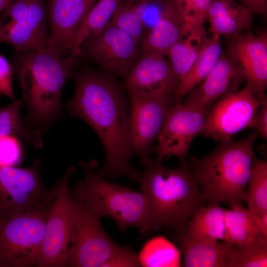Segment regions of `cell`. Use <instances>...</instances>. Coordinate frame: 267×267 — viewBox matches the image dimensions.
Instances as JSON below:
<instances>
[{"mask_svg": "<svg viewBox=\"0 0 267 267\" xmlns=\"http://www.w3.org/2000/svg\"><path fill=\"white\" fill-rule=\"evenodd\" d=\"M121 0H97L86 14L76 32L72 43L71 56H79L82 43L103 30L110 22Z\"/></svg>", "mask_w": 267, "mask_h": 267, "instance_id": "4316f807", "label": "cell"}, {"mask_svg": "<svg viewBox=\"0 0 267 267\" xmlns=\"http://www.w3.org/2000/svg\"><path fill=\"white\" fill-rule=\"evenodd\" d=\"M12 74L11 65L0 54V94L14 101L16 99L12 88Z\"/></svg>", "mask_w": 267, "mask_h": 267, "instance_id": "836d02e7", "label": "cell"}, {"mask_svg": "<svg viewBox=\"0 0 267 267\" xmlns=\"http://www.w3.org/2000/svg\"><path fill=\"white\" fill-rule=\"evenodd\" d=\"M141 54L140 45L110 20L100 34L82 43L79 56L94 63L102 72L125 78Z\"/></svg>", "mask_w": 267, "mask_h": 267, "instance_id": "8fae6325", "label": "cell"}, {"mask_svg": "<svg viewBox=\"0 0 267 267\" xmlns=\"http://www.w3.org/2000/svg\"><path fill=\"white\" fill-rule=\"evenodd\" d=\"M245 81L241 68L222 53L208 75L187 94L185 105L204 111L225 94L237 90Z\"/></svg>", "mask_w": 267, "mask_h": 267, "instance_id": "ac0fdd59", "label": "cell"}, {"mask_svg": "<svg viewBox=\"0 0 267 267\" xmlns=\"http://www.w3.org/2000/svg\"><path fill=\"white\" fill-rule=\"evenodd\" d=\"M267 266V238L258 237L240 245H235L230 267Z\"/></svg>", "mask_w": 267, "mask_h": 267, "instance_id": "4dcf8cb0", "label": "cell"}, {"mask_svg": "<svg viewBox=\"0 0 267 267\" xmlns=\"http://www.w3.org/2000/svg\"><path fill=\"white\" fill-rule=\"evenodd\" d=\"M212 105L200 134L221 142L246 128L258 114L261 102L246 86L225 94Z\"/></svg>", "mask_w": 267, "mask_h": 267, "instance_id": "7c38bea8", "label": "cell"}, {"mask_svg": "<svg viewBox=\"0 0 267 267\" xmlns=\"http://www.w3.org/2000/svg\"><path fill=\"white\" fill-rule=\"evenodd\" d=\"M227 55L242 70L246 87L260 99L267 86V36L251 31L228 38Z\"/></svg>", "mask_w": 267, "mask_h": 267, "instance_id": "9a60e30c", "label": "cell"}, {"mask_svg": "<svg viewBox=\"0 0 267 267\" xmlns=\"http://www.w3.org/2000/svg\"><path fill=\"white\" fill-rule=\"evenodd\" d=\"M225 210L219 204L203 206L192 216L185 228L181 230L203 242L225 241Z\"/></svg>", "mask_w": 267, "mask_h": 267, "instance_id": "cb8c5ba5", "label": "cell"}, {"mask_svg": "<svg viewBox=\"0 0 267 267\" xmlns=\"http://www.w3.org/2000/svg\"><path fill=\"white\" fill-rule=\"evenodd\" d=\"M261 107L256 116L247 125V128H254L263 137L267 138V98L265 95L260 99Z\"/></svg>", "mask_w": 267, "mask_h": 267, "instance_id": "d590c367", "label": "cell"}, {"mask_svg": "<svg viewBox=\"0 0 267 267\" xmlns=\"http://www.w3.org/2000/svg\"><path fill=\"white\" fill-rule=\"evenodd\" d=\"M185 22L203 24L211 0H172Z\"/></svg>", "mask_w": 267, "mask_h": 267, "instance_id": "1f68e13d", "label": "cell"}, {"mask_svg": "<svg viewBox=\"0 0 267 267\" xmlns=\"http://www.w3.org/2000/svg\"><path fill=\"white\" fill-rule=\"evenodd\" d=\"M23 105L22 99H15L0 108V137L14 136L39 149L43 143L42 133L37 129L26 126L22 121L20 109Z\"/></svg>", "mask_w": 267, "mask_h": 267, "instance_id": "83f0119b", "label": "cell"}, {"mask_svg": "<svg viewBox=\"0 0 267 267\" xmlns=\"http://www.w3.org/2000/svg\"><path fill=\"white\" fill-rule=\"evenodd\" d=\"M178 83L164 57L141 54L122 85L128 95L161 98L174 95Z\"/></svg>", "mask_w": 267, "mask_h": 267, "instance_id": "2e32d148", "label": "cell"}, {"mask_svg": "<svg viewBox=\"0 0 267 267\" xmlns=\"http://www.w3.org/2000/svg\"><path fill=\"white\" fill-rule=\"evenodd\" d=\"M222 53L220 36L207 37L197 58L178 82L174 94V102L181 100L200 83L214 68Z\"/></svg>", "mask_w": 267, "mask_h": 267, "instance_id": "603a6c76", "label": "cell"}, {"mask_svg": "<svg viewBox=\"0 0 267 267\" xmlns=\"http://www.w3.org/2000/svg\"><path fill=\"white\" fill-rule=\"evenodd\" d=\"M97 0H48L49 25L47 49L70 56L74 38L86 14Z\"/></svg>", "mask_w": 267, "mask_h": 267, "instance_id": "e0dca14e", "label": "cell"}, {"mask_svg": "<svg viewBox=\"0 0 267 267\" xmlns=\"http://www.w3.org/2000/svg\"><path fill=\"white\" fill-rule=\"evenodd\" d=\"M13 0H0V13L2 12Z\"/></svg>", "mask_w": 267, "mask_h": 267, "instance_id": "74e56055", "label": "cell"}, {"mask_svg": "<svg viewBox=\"0 0 267 267\" xmlns=\"http://www.w3.org/2000/svg\"><path fill=\"white\" fill-rule=\"evenodd\" d=\"M231 208L225 210L224 241L240 246L258 237L267 238V234L264 232L258 217L245 209L242 205H235Z\"/></svg>", "mask_w": 267, "mask_h": 267, "instance_id": "484cf974", "label": "cell"}, {"mask_svg": "<svg viewBox=\"0 0 267 267\" xmlns=\"http://www.w3.org/2000/svg\"><path fill=\"white\" fill-rule=\"evenodd\" d=\"M145 167L139 190L146 198L150 231L183 230L204 202L190 167L182 162L169 169L154 160Z\"/></svg>", "mask_w": 267, "mask_h": 267, "instance_id": "3957f363", "label": "cell"}, {"mask_svg": "<svg viewBox=\"0 0 267 267\" xmlns=\"http://www.w3.org/2000/svg\"><path fill=\"white\" fill-rule=\"evenodd\" d=\"M73 200L74 217L67 266L102 267L126 247L111 239L101 225V217Z\"/></svg>", "mask_w": 267, "mask_h": 267, "instance_id": "9c48e42d", "label": "cell"}, {"mask_svg": "<svg viewBox=\"0 0 267 267\" xmlns=\"http://www.w3.org/2000/svg\"><path fill=\"white\" fill-rule=\"evenodd\" d=\"M138 255L128 247L106 262L102 267H140Z\"/></svg>", "mask_w": 267, "mask_h": 267, "instance_id": "e575fe53", "label": "cell"}, {"mask_svg": "<svg viewBox=\"0 0 267 267\" xmlns=\"http://www.w3.org/2000/svg\"><path fill=\"white\" fill-rule=\"evenodd\" d=\"M71 78L75 90L65 108L91 127L104 148V164L96 172L104 178L123 177L139 182L141 174L130 163L131 102L122 84L113 75L87 67L75 70Z\"/></svg>", "mask_w": 267, "mask_h": 267, "instance_id": "6da1fadb", "label": "cell"}, {"mask_svg": "<svg viewBox=\"0 0 267 267\" xmlns=\"http://www.w3.org/2000/svg\"><path fill=\"white\" fill-rule=\"evenodd\" d=\"M82 61L79 56L62 57L47 49L14 52L11 66L28 111L25 124L45 132L62 118L63 88Z\"/></svg>", "mask_w": 267, "mask_h": 267, "instance_id": "7a4b0ae2", "label": "cell"}, {"mask_svg": "<svg viewBox=\"0 0 267 267\" xmlns=\"http://www.w3.org/2000/svg\"><path fill=\"white\" fill-rule=\"evenodd\" d=\"M40 160L30 167L0 166V220L24 213L53 199L57 185L46 189L40 174Z\"/></svg>", "mask_w": 267, "mask_h": 267, "instance_id": "30bf717a", "label": "cell"}, {"mask_svg": "<svg viewBox=\"0 0 267 267\" xmlns=\"http://www.w3.org/2000/svg\"><path fill=\"white\" fill-rule=\"evenodd\" d=\"M185 22L173 0H164L157 20L141 43V54L167 56L179 38Z\"/></svg>", "mask_w": 267, "mask_h": 267, "instance_id": "d6986e66", "label": "cell"}, {"mask_svg": "<svg viewBox=\"0 0 267 267\" xmlns=\"http://www.w3.org/2000/svg\"><path fill=\"white\" fill-rule=\"evenodd\" d=\"M206 114L207 111L187 106L181 100L174 102L166 113L158 144L154 147L155 160L162 162L171 155L184 160L193 139L204 126Z\"/></svg>", "mask_w": 267, "mask_h": 267, "instance_id": "5bb4252c", "label": "cell"}, {"mask_svg": "<svg viewBox=\"0 0 267 267\" xmlns=\"http://www.w3.org/2000/svg\"><path fill=\"white\" fill-rule=\"evenodd\" d=\"M207 37L203 24L184 23L179 38L167 55L178 82L197 58Z\"/></svg>", "mask_w": 267, "mask_h": 267, "instance_id": "7402d4cb", "label": "cell"}, {"mask_svg": "<svg viewBox=\"0 0 267 267\" xmlns=\"http://www.w3.org/2000/svg\"><path fill=\"white\" fill-rule=\"evenodd\" d=\"M144 267H179L180 252L169 240L162 235L148 240L138 254Z\"/></svg>", "mask_w": 267, "mask_h": 267, "instance_id": "f1b7e54d", "label": "cell"}, {"mask_svg": "<svg viewBox=\"0 0 267 267\" xmlns=\"http://www.w3.org/2000/svg\"><path fill=\"white\" fill-rule=\"evenodd\" d=\"M23 150L18 138L0 137V166L16 167L22 161Z\"/></svg>", "mask_w": 267, "mask_h": 267, "instance_id": "d6a6232c", "label": "cell"}, {"mask_svg": "<svg viewBox=\"0 0 267 267\" xmlns=\"http://www.w3.org/2000/svg\"><path fill=\"white\" fill-rule=\"evenodd\" d=\"M256 14H266L267 11V0H236Z\"/></svg>", "mask_w": 267, "mask_h": 267, "instance_id": "8d00e7d4", "label": "cell"}, {"mask_svg": "<svg viewBox=\"0 0 267 267\" xmlns=\"http://www.w3.org/2000/svg\"><path fill=\"white\" fill-rule=\"evenodd\" d=\"M75 170V166L67 168L56 183V195L47 215L38 267L67 266L75 211L68 184Z\"/></svg>", "mask_w": 267, "mask_h": 267, "instance_id": "ba28073f", "label": "cell"}, {"mask_svg": "<svg viewBox=\"0 0 267 267\" xmlns=\"http://www.w3.org/2000/svg\"><path fill=\"white\" fill-rule=\"evenodd\" d=\"M172 238L183 253L182 267H230L235 244L224 241L201 242L181 230L175 231Z\"/></svg>", "mask_w": 267, "mask_h": 267, "instance_id": "ffe728a7", "label": "cell"}, {"mask_svg": "<svg viewBox=\"0 0 267 267\" xmlns=\"http://www.w3.org/2000/svg\"><path fill=\"white\" fill-rule=\"evenodd\" d=\"M258 135L254 131L239 140L222 141L207 156L191 157L190 169L204 202L224 203L232 207L245 201L246 188L256 157L253 146Z\"/></svg>", "mask_w": 267, "mask_h": 267, "instance_id": "277c9868", "label": "cell"}, {"mask_svg": "<svg viewBox=\"0 0 267 267\" xmlns=\"http://www.w3.org/2000/svg\"><path fill=\"white\" fill-rule=\"evenodd\" d=\"M156 0H122L111 21L132 37L140 45L148 31L147 16Z\"/></svg>", "mask_w": 267, "mask_h": 267, "instance_id": "d4e9b609", "label": "cell"}, {"mask_svg": "<svg viewBox=\"0 0 267 267\" xmlns=\"http://www.w3.org/2000/svg\"><path fill=\"white\" fill-rule=\"evenodd\" d=\"M246 201L249 211L258 217L267 212V162L255 158L248 181Z\"/></svg>", "mask_w": 267, "mask_h": 267, "instance_id": "f546056e", "label": "cell"}, {"mask_svg": "<svg viewBox=\"0 0 267 267\" xmlns=\"http://www.w3.org/2000/svg\"><path fill=\"white\" fill-rule=\"evenodd\" d=\"M55 198L0 220V267L38 266L47 215Z\"/></svg>", "mask_w": 267, "mask_h": 267, "instance_id": "8992f818", "label": "cell"}, {"mask_svg": "<svg viewBox=\"0 0 267 267\" xmlns=\"http://www.w3.org/2000/svg\"><path fill=\"white\" fill-rule=\"evenodd\" d=\"M131 102L130 135L133 155L144 167L152 160L153 142L157 139L166 113L174 102V95L145 98L128 95Z\"/></svg>", "mask_w": 267, "mask_h": 267, "instance_id": "4fadbf2b", "label": "cell"}, {"mask_svg": "<svg viewBox=\"0 0 267 267\" xmlns=\"http://www.w3.org/2000/svg\"><path fill=\"white\" fill-rule=\"evenodd\" d=\"M206 20L212 35L228 38L251 31L253 14L236 0H211Z\"/></svg>", "mask_w": 267, "mask_h": 267, "instance_id": "44dd1931", "label": "cell"}, {"mask_svg": "<svg viewBox=\"0 0 267 267\" xmlns=\"http://www.w3.org/2000/svg\"><path fill=\"white\" fill-rule=\"evenodd\" d=\"M84 178L73 186L70 193L72 198L101 217L109 216L124 231L131 227L142 234L150 231L144 195L139 190L111 182L96 172L94 160H81Z\"/></svg>", "mask_w": 267, "mask_h": 267, "instance_id": "5b68a950", "label": "cell"}, {"mask_svg": "<svg viewBox=\"0 0 267 267\" xmlns=\"http://www.w3.org/2000/svg\"><path fill=\"white\" fill-rule=\"evenodd\" d=\"M48 16L43 0H14L0 18V43L15 52L47 48Z\"/></svg>", "mask_w": 267, "mask_h": 267, "instance_id": "52a82bcc", "label": "cell"}]
</instances>
